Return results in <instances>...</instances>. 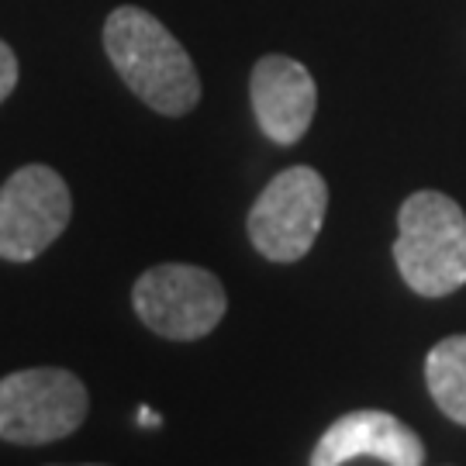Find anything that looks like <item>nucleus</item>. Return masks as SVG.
Masks as SVG:
<instances>
[{
  "instance_id": "1",
  "label": "nucleus",
  "mask_w": 466,
  "mask_h": 466,
  "mask_svg": "<svg viewBox=\"0 0 466 466\" xmlns=\"http://www.w3.org/2000/svg\"><path fill=\"white\" fill-rule=\"evenodd\" d=\"M104 49L125 86L152 111L180 117L198 107L200 76L194 59L149 11L132 4L111 11L104 21Z\"/></svg>"
},
{
  "instance_id": "2",
  "label": "nucleus",
  "mask_w": 466,
  "mask_h": 466,
  "mask_svg": "<svg viewBox=\"0 0 466 466\" xmlns=\"http://www.w3.org/2000/svg\"><path fill=\"white\" fill-rule=\"evenodd\" d=\"M394 263L421 298H450L466 283V215L439 190H418L400 204Z\"/></svg>"
},
{
  "instance_id": "3",
  "label": "nucleus",
  "mask_w": 466,
  "mask_h": 466,
  "mask_svg": "<svg viewBox=\"0 0 466 466\" xmlns=\"http://www.w3.org/2000/svg\"><path fill=\"white\" fill-rule=\"evenodd\" d=\"M90 411V394L63 367L15 370L0 377V439L11 446H49L73 435Z\"/></svg>"
},
{
  "instance_id": "4",
  "label": "nucleus",
  "mask_w": 466,
  "mask_h": 466,
  "mask_svg": "<svg viewBox=\"0 0 466 466\" xmlns=\"http://www.w3.org/2000/svg\"><path fill=\"white\" fill-rule=\"evenodd\" d=\"M135 315L142 325L173 342L211 335L228 311V294L211 269L190 263H159L132 287Z\"/></svg>"
},
{
  "instance_id": "5",
  "label": "nucleus",
  "mask_w": 466,
  "mask_h": 466,
  "mask_svg": "<svg viewBox=\"0 0 466 466\" xmlns=\"http://www.w3.org/2000/svg\"><path fill=\"white\" fill-rule=\"evenodd\" d=\"M329 211V184L311 167L277 173L249 211V238L269 263H298L315 246Z\"/></svg>"
},
{
  "instance_id": "6",
  "label": "nucleus",
  "mask_w": 466,
  "mask_h": 466,
  "mask_svg": "<svg viewBox=\"0 0 466 466\" xmlns=\"http://www.w3.org/2000/svg\"><path fill=\"white\" fill-rule=\"evenodd\" d=\"M73 194L52 167L15 169L0 187V259L32 263L66 232Z\"/></svg>"
},
{
  "instance_id": "7",
  "label": "nucleus",
  "mask_w": 466,
  "mask_h": 466,
  "mask_svg": "<svg viewBox=\"0 0 466 466\" xmlns=\"http://www.w3.org/2000/svg\"><path fill=\"white\" fill-rule=\"evenodd\" d=\"M249 97L256 121L267 138L277 146H294L300 142L318 107V86L308 66H300L290 56H263L249 76Z\"/></svg>"
},
{
  "instance_id": "8",
  "label": "nucleus",
  "mask_w": 466,
  "mask_h": 466,
  "mask_svg": "<svg viewBox=\"0 0 466 466\" xmlns=\"http://www.w3.org/2000/svg\"><path fill=\"white\" fill-rule=\"evenodd\" d=\"M356 456H373L387 466H425V442L390 411L360 408L325 429L308 466H342Z\"/></svg>"
},
{
  "instance_id": "9",
  "label": "nucleus",
  "mask_w": 466,
  "mask_h": 466,
  "mask_svg": "<svg viewBox=\"0 0 466 466\" xmlns=\"http://www.w3.org/2000/svg\"><path fill=\"white\" fill-rule=\"evenodd\" d=\"M425 383L439 411L456 425H466V335H450L429 350Z\"/></svg>"
},
{
  "instance_id": "10",
  "label": "nucleus",
  "mask_w": 466,
  "mask_h": 466,
  "mask_svg": "<svg viewBox=\"0 0 466 466\" xmlns=\"http://www.w3.org/2000/svg\"><path fill=\"white\" fill-rule=\"evenodd\" d=\"M15 86H17V56H15V49L0 38V104L11 97Z\"/></svg>"
},
{
  "instance_id": "11",
  "label": "nucleus",
  "mask_w": 466,
  "mask_h": 466,
  "mask_svg": "<svg viewBox=\"0 0 466 466\" xmlns=\"http://www.w3.org/2000/svg\"><path fill=\"white\" fill-rule=\"evenodd\" d=\"M159 421H163V418L156 415L152 408H138V425H146V429H156Z\"/></svg>"
},
{
  "instance_id": "12",
  "label": "nucleus",
  "mask_w": 466,
  "mask_h": 466,
  "mask_svg": "<svg viewBox=\"0 0 466 466\" xmlns=\"http://www.w3.org/2000/svg\"><path fill=\"white\" fill-rule=\"evenodd\" d=\"M84 466H100V463H84Z\"/></svg>"
}]
</instances>
